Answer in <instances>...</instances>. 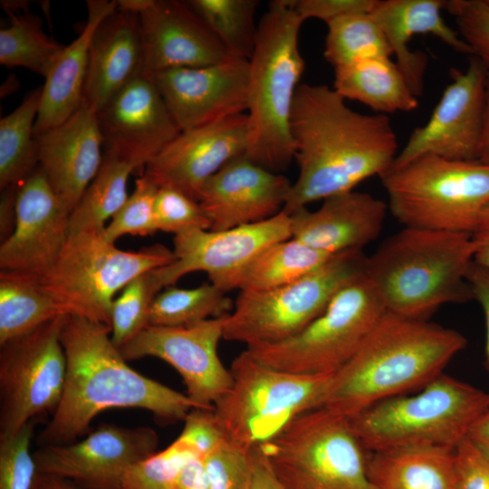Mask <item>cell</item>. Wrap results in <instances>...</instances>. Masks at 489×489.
Here are the masks:
<instances>
[{
	"label": "cell",
	"instance_id": "cell-1",
	"mask_svg": "<svg viewBox=\"0 0 489 489\" xmlns=\"http://www.w3.org/2000/svg\"><path fill=\"white\" fill-rule=\"evenodd\" d=\"M291 132L299 172L282 210L287 215L380 177L399 151L388 115L355 111L324 84L299 85Z\"/></svg>",
	"mask_w": 489,
	"mask_h": 489
},
{
	"label": "cell",
	"instance_id": "cell-2",
	"mask_svg": "<svg viewBox=\"0 0 489 489\" xmlns=\"http://www.w3.org/2000/svg\"><path fill=\"white\" fill-rule=\"evenodd\" d=\"M67 371L60 403L38 436L43 446L66 445L86 436L109 408H139L170 424L197 408L187 396L133 369L110 339V327L67 315L61 332Z\"/></svg>",
	"mask_w": 489,
	"mask_h": 489
},
{
	"label": "cell",
	"instance_id": "cell-3",
	"mask_svg": "<svg viewBox=\"0 0 489 489\" xmlns=\"http://www.w3.org/2000/svg\"><path fill=\"white\" fill-rule=\"evenodd\" d=\"M466 345L459 331L386 312L331 379L321 408L350 418L384 399L419 389Z\"/></svg>",
	"mask_w": 489,
	"mask_h": 489
},
{
	"label": "cell",
	"instance_id": "cell-4",
	"mask_svg": "<svg viewBox=\"0 0 489 489\" xmlns=\"http://www.w3.org/2000/svg\"><path fill=\"white\" fill-rule=\"evenodd\" d=\"M471 234L404 227L367 256L365 275L392 313L427 320L439 307L473 299Z\"/></svg>",
	"mask_w": 489,
	"mask_h": 489
},
{
	"label": "cell",
	"instance_id": "cell-5",
	"mask_svg": "<svg viewBox=\"0 0 489 489\" xmlns=\"http://www.w3.org/2000/svg\"><path fill=\"white\" fill-rule=\"evenodd\" d=\"M302 23L292 0L270 2L249 59L245 155L276 173L293 160L291 116L304 71L298 46Z\"/></svg>",
	"mask_w": 489,
	"mask_h": 489
},
{
	"label": "cell",
	"instance_id": "cell-6",
	"mask_svg": "<svg viewBox=\"0 0 489 489\" xmlns=\"http://www.w3.org/2000/svg\"><path fill=\"white\" fill-rule=\"evenodd\" d=\"M489 411V393L441 374L413 394L384 399L350 418L364 448L455 447Z\"/></svg>",
	"mask_w": 489,
	"mask_h": 489
},
{
	"label": "cell",
	"instance_id": "cell-7",
	"mask_svg": "<svg viewBox=\"0 0 489 489\" xmlns=\"http://www.w3.org/2000/svg\"><path fill=\"white\" fill-rule=\"evenodd\" d=\"M230 388L215 403L224 436L251 450L302 414L321 408L332 375L296 374L268 366L246 350L233 360Z\"/></svg>",
	"mask_w": 489,
	"mask_h": 489
},
{
	"label": "cell",
	"instance_id": "cell-8",
	"mask_svg": "<svg viewBox=\"0 0 489 489\" xmlns=\"http://www.w3.org/2000/svg\"><path fill=\"white\" fill-rule=\"evenodd\" d=\"M388 208L404 227L471 234L489 202V165L418 157L380 177Z\"/></svg>",
	"mask_w": 489,
	"mask_h": 489
},
{
	"label": "cell",
	"instance_id": "cell-9",
	"mask_svg": "<svg viewBox=\"0 0 489 489\" xmlns=\"http://www.w3.org/2000/svg\"><path fill=\"white\" fill-rule=\"evenodd\" d=\"M259 446L284 489H377L350 418L325 408L302 414Z\"/></svg>",
	"mask_w": 489,
	"mask_h": 489
},
{
	"label": "cell",
	"instance_id": "cell-10",
	"mask_svg": "<svg viewBox=\"0 0 489 489\" xmlns=\"http://www.w3.org/2000/svg\"><path fill=\"white\" fill-rule=\"evenodd\" d=\"M173 251L154 244L139 252L123 251L108 242L102 231L69 234L43 285L69 311L110 327L115 294L138 275L171 264Z\"/></svg>",
	"mask_w": 489,
	"mask_h": 489
},
{
	"label": "cell",
	"instance_id": "cell-11",
	"mask_svg": "<svg viewBox=\"0 0 489 489\" xmlns=\"http://www.w3.org/2000/svg\"><path fill=\"white\" fill-rule=\"evenodd\" d=\"M366 262L363 250L347 251L291 283L267 291H241L225 317L224 340L253 348L297 335L343 286L365 273Z\"/></svg>",
	"mask_w": 489,
	"mask_h": 489
},
{
	"label": "cell",
	"instance_id": "cell-12",
	"mask_svg": "<svg viewBox=\"0 0 489 489\" xmlns=\"http://www.w3.org/2000/svg\"><path fill=\"white\" fill-rule=\"evenodd\" d=\"M387 312L364 274L343 286L325 310L297 335L245 350L275 369L303 375H334L359 350Z\"/></svg>",
	"mask_w": 489,
	"mask_h": 489
},
{
	"label": "cell",
	"instance_id": "cell-13",
	"mask_svg": "<svg viewBox=\"0 0 489 489\" xmlns=\"http://www.w3.org/2000/svg\"><path fill=\"white\" fill-rule=\"evenodd\" d=\"M66 316L0 345V436L57 408L67 371L61 342Z\"/></svg>",
	"mask_w": 489,
	"mask_h": 489
},
{
	"label": "cell",
	"instance_id": "cell-14",
	"mask_svg": "<svg viewBox=\"0 0 489 489\" xmlns=\"http://www.w3.org/2000/svg\"><path fill=\"white\" fill-rule=\"evenodd\" d=\"M488 72L474 55L465 71L452 69L451 82L430 118L411 132L388 170L425 155L451 160H478Z\"/></svg>",
	"mask_w": 489,
	"mask_h": 489
},
{
	"label": "cell",
	"instance_id": "cell-15",
	"mask_svg": "<svg viewBox=\"0 0 489 489\" xmlns=\"http://www.w3.org/2000/svg\"><path fill=\"white\" fill-rule=\"evenodd\" d=\"M226 316L187 326L148 325L119 350L127 361L145 357L164 360L181 376L197 408L213 409L233 381L217 352Z\"/></svg>",
	"mask_w": 489,
	"mask_h": 489
},
{
	"label": "cell",
	"instance_id": "cell-16",
	"mask_svg": "<svg viewBox=\"0 0 489 489\" xmlns=\"http://www.w3.org/2000/svg\"><path fill=\"white\" fill-rule=\"evenodd\" d=\"M158 444L156 431L149 427L102 424L81 440L43 446L33 454L38 473L83 489H120L126 472L157 452Z\"/></svg>",
	"mask_w": 489,
	"mask_h": 489
},
{
	"label": "cell",
	"instance_id": "cell-17",
	"mask_svg": "<svg viewBox=\"0 0 489 489\" xmlns=\"http://www.w3.org/2000/svg\"><path fill=\"white\" fill-rule=\"evenodd\" d=\"M290 238L291 216L283 211L264 221L226 230L185 231L175 235V260L154 269L153 274L162 289L187 273L205 272L210 283L223 290L225 283L261 251Z\"/></svg>",
	"mask_w": 489,
	"mask_h": 489
},
{
	"label": "cell",
	"instance_id": "cell-18",
	"mask_svg": "<svg viewBox=\"0 0 489 489\" xmlns=\"http://www.w3.org/2000/svg\"><path fill=\"white\" fill-rule=\"evenodd\" d=\"M181 131L246 113L249 60L150 73Z\"/></svg>",
	"mask_w": 489,
	"mask_h": 489
},
{
	"label": "cell",
	"instance_id": "cell-19",
	"mask_svg": "<svg viewBox=\"0 0 489 489\" xmlns=\"http://www.w3.org/2000/svg\"><path fill=\"white\" fill-rule=\"evenodd\" d=\"M69 218L38 166L17 187L14 227L0 246L1 271L45 274L68 239Z\"/></svg>",
	"mask_w": 489,
	"mask_h": 489
},
{
	"label": "cell",
	"instance_id": "cell-20",
	"mask_svg": "<svg viewBox=\"0 0 489 489\" xmlns=\"http://www.w3.org/2000/svg\"><path fill=\"white\" fill-rule=\"evenodd\" d=\"M105 151L144 167L179 133L150 73L142 72L97 111Z\"/></svg>",
	"mask_w": 489,
	"mask_h": 489
},
{
	"label": "cell",
	"instance_id": "cell-21",
	"mask_svg": "<svg viewBox=\"0 0 489 489\" xmlns=\"http://www.w3.org/2000/svg\"><path fill=\"white\" fill-rule=\"evenodd\" d=\"M247 140L246 113L180 131L142 174L158 187L176 188L198 202L205 182L230 159L244 154Z\"/></svg>",
	"mask_w": 489,
	"mask_h": 489
},
{
	"label": "cell",
	"instance_id": "cell-22",
	"mask_svg": "<svg viewBox=\"0 0 489 489\" xmlns=\"http://www.w3.org/2000/svg\"><path fill=\"white\" fill-rule=\"evenodd\" d=\"M292 183L241 154L226 162L202 186L198 203L213 231L269 219L280 213Z\"/></svg>",
	"mask_w": 489,
	"mask_h": 489
},
{
	"label": "cell",
	"instance_id": "cell-23",
	"mask_svg": "<svg viewBox=\"0 0 489 489\" xmlns=\"http://www.w3.org/2000/svg\"><path fill=\"white\" fill-rule=\"evenodd\" d=\"M139 17L143 72L206 66L230 57L187 1L149 0Z\"/></svg>",
	"mask_w": 489,
	"mask_h": 489
},
{
	"label": "cell",
	"instance_id": "cell-24",
	"mask_svg": "<svg viewBox=\"0 0 489 489\" xmlns=\"http://www.w3.org/2000/svg\"><path fill=\"white\" fill-rule=\"evenodd\" d=\"M35 139L39 167L71 215L101 165L97 110L82 101L70 118Z\"/></svg>",
	"mask_w": 489,
	"mask_h": 489
},
{
	"label": "cell",
	"instance_id": "cell-25",
	"mask_svg": "<svg viewBox=\"0 0 489 489\" xmlns=\"http://www.w3.org/2000/svg\"><path fill=\"white\" fill-rule=\"evenodd\" d=\"M388 204L369 193L349 191L322 200L315 211L292 214V238L331 255L363 250L383 228Z\"/></svg>",
	"mask_w": 489,
	"mask_h": 489
},
{
	"label": "cell",
	"instance_id": "cell-26",
	"mask_svg": "<svg viewBox=\"0 0 489 489\" xmlns=\"http://www.w3.org/2000/svg\"><path fill=\"white\" fill-rule=\"evenodd\" d=\"M442 0H377L371 14L383 31L395 63L412 92L418 98L424 91V76L428 58L420 51H411L408 43L417 34H432L453 50L473 55L460 34L444 21Z\"/></svg>",
	"mask_w": 489,
	"mask_h": 489
},
{
	"label": "cell",
	"instance_id": "cell-27",
	"mask_svg": "<svg viewBox=\"0 0 489 489\" xmlns=\"http://www.w3.org/2000/svg\"><path fill=\"white\" fill-rule=\"evenodd\" d=\"M142 72L139 14L117 8L92 36L82 101L98 111Z\"/></svg>",
	"mask_w": 489,
	"mask_h": 489
},
{
	"label": "cell",
	"instance_id": "cell-28",
	"mask_svg": "<svg viewBox=\"0 0 489 489\" xmlns=\"http://www.w3.org/2000/svg\"><path fill=\"white\" fill-rule=\"evenodd\" d=\"M117 8V1H87L88 15L82 31L63 47L41 88L34 136L61 124L82 105L92 36Z\"/></svg>",
	"mask_w": 489,
	"mask_h": 489
},
{
	"label": "cell",
	"instance_id": "cell-29",
	"mask_svg": "<svg viewBox=\"0 0 489 489\" xmlns=\"http://www.w3.org/2000/svg\"><path fill=\"white\" fill-rule=\"evenodd\" d=\"M223 433L213 409H192L179 436L166 448L132 465L120 489H170L187 464L206 455Z\"/></svg>",
	"mask_w": 489,
	"mask_h": 489
},
{
	"label": "cell",
	"instance_id": "cell-30",
	"mask_svg": "<svg viewBox=\"0 0 489 489\" xmlns=\"http://www.w3.org/2000/svg\"><path fill=\"white\" fill-rule=\"evenodd\" d=\"M455 447L420 446L368 456V474L377 489H457Z\"/></svg>",
	"mask_w": 489,
	"mask_h": 489
},
{
	"label": "cell",
	"instance_id": "cell-31",
	"mask_svg": "<svg viewBox=\"0 0 489 489\" xmlns=\"http://www.w3.org/2000/svg\"><path fill=\"white\" fill-rule=\"evenodd\" d=\"M333 89L345 100L360 101L378 114L408 112L418 106L417 97L390 57L360 59L334 69Z\"/></svg>",
	"mask_w": 489,
	"mask_h": 489
},
{
	"label": "cell",
	"instance_id": "cell-32",
	"mask_svg": "<svg viewBox=\"0 0 489 489\" xmlns=\"http://www.w3.org/2000/svg\"><path fill=\"white\" fill-rule=\"evenodd\" d=\"M333 255L296 239L276 242L261 251L225 284L227 292H261L291 283L321 267Z\"/></svg>",
	"mask_w": 489,
	"mask_h": 489
},
{
	"label": "cell",
	"instance_id": "cell-33",
	"mask_svg": "<svg viewBox=\"0 0 489 489\" xmlns=\"http://www.w3.org/2000/svg\"><path fill=\"white\" fill-rule=\"evenodd\" d=\"M70 315L40 277L1 271L0 345L25 335L60 316Z\"/></svg>",
	"mask_w": 489,
	"mask_h": 489
},
{
	"label": "cell",
	"instance_id": "cell-34",
	"mask_svg": "<svg viewBox=\"0 0 489 489\" xmlns=\"http://www.w3.org/2000/svg\"><path fill=\"white\" fill-rule=\"evenodd\" d=\"M137 168L130 160L104 150L96 176L70 215L69 234L103 231L106 221L111 219L127 200L128 179Z\"/></svg>",
	"mask_w": 489,
	"mask_h": 489
},
{
	"label": "cell",
	"instance_id": "cell-35",
	"mask_svg": "<svg viewBox=\"0 0 489 489\" xmlns=\"http://www.w3.org/2000/svg\"><path fill=\"white\" fill-rule=\"evenodd\" d=\"M41 88L0 120V188L18 187L39 166L34 124Z\"/></svg>",
	"mask_w": 489,
	"mask_h": 489
},
{
	"label": "cell",
	"instance_id": "cell-36",
	"mask_svg": "<svg viewBox=\"0 0 489 489\" xmlns=\"http://www.w3.org/2000/svg\"><path fill=\"white\" fill-rule=\"evenodd\" d=\"M5 9L10 24L0 30V63L28 69L45 79L64 45L44 33L39 16Z\"/></svg>",
	"mask_w": 489,
	"mask_h": 489
},
{
	"label": "cell",
	"instance_id": "cell-37",
	"mask_svg": "<svg viewBox=\"0 0 489 489\" xmlns=\"http://www.w3.org/2000/svg\"><path fill=\"white\" fill-rule=\"evenodd\" d=\"M234 309L226 292L213 283L184 289L174 285L157 294L148 325L187 326L228 315Z\"/></svg>",
	"mask_w": 489,
	"mask_h": 489
},
{
	"label": "cell",
	"instance_id": "cell-38",
	"mask_svg": "<svg viewBox=\"0 0 489 489\" xmlns=\"http://www.w3.org/2000/svg\"><path fill=\"white\" fill-rule=\"evenodd\" d=\"M326 24L323 55L334 69L360 59L392 55L386 36L371 13L347 14Z\"/></svg>",
	"mask_w": 489,
	"mask_h": 489
},
{
	"label": "cell",
	"instance_id": "cell-39",
	"mask_svg": "<svg viewBox=\"0 0 489 489\" xmlns=\"http://www.w3.org/2000/svg\"><path fill=\"white\" fill-rule=\"evenodd\" d=\"M193 10L206 24L230 56L249 60L257 26V0H189Z\"/></svg>",
	"mask_w": 489,
	"mask_h": 489
},
{
	"label": "cell",
	"instance_id": "cell-40",
	"mask_svg": "<svg viewBox=\"0 0 489 489\" xmlns=\"http://www.w3.org/2000/svg\"><path fill=\"white\" fill-rule=\"evenodd\" d=\"M160 290L150 270L130 281L114 299L110 339L118 349L148 326L151 304Z\"/></svg>",
	"mask_w": 489,
	"mask_h": 489
},
{
	"label": "cell",
	"instance_id": "cell-41",
	"mask_svg": "<svg viewBox=\"0 0 489 489\" xmlns=\"http://www.w3.org/2000/svg\"><path fill=\"white\" fill-rule=\"evenodd\" d=\"M158 189L147 176L141 174L131 195L104 227L105 239L114 244L125 235L146 236L156 233L154 206Z\"/></svg>",
	"mask_w": 489,
	"mask_h": 489
},
{
	"label": "cell",
	"instance_id": "cell-42",
	"mask_svg": "<svg viewBox=\"0 0 489 489\" xmlns=\"http://www.w3.org/2000/svg\"><path fill=\"white\" fill-rule=\"evenodd\" d=\"M34 420L13 435L0 436V489H32L37 468L30 451Z\"/></svg>",
	"mask_w": 489,
	"mask_h": 489
},
{
	"label": "cell",
	"instance_id": "cell-43",
	"mask_svg": "<svg viewBox=\"0 0 489 489\" xmlns=\"http://www.w3.org/2000/svg\"><path fill=\"white\" fill-rule=\"evenodd\" d=\"M154 211L158 231L177 235L192 229H211L200 204L173 187H158Z\"/></svg>",
	"mask_w": 489,
	"mask_h": 489
},
{
	"label": "cell",
	"instance_id": "cell-44",
	"mask_svg": "<svg viewBox=\"0 0 489 489\" xmlns=\"http://www.w3.org/2000/svg\"><path fill=\"white\" fill-rule=\"evenodd\" d=\"M251 450L224 436L203 456L208 489H244L249 473Z\"/></svg>",
	"mask_w": 489,
	"mask_h": 489
},
{
	"label": "cell",
	"instance_id": "cell-45",
	"mask_svg": "<svg viewBox=\"0 0 489 489\" xmlns=\"http://www.w3.org/2000/svg\"><path fill=\"white\" fill-rule=\"evenodd\" d=\"M445 8L454 16L473 55L489 71V4L486 0H451Z\"/></svg>",
	"mask_w": 489,
	"mask_h": 489
},
{
	"label": "cell",
	"instance_id": "cell-46",
	"mask_svg": "<svg viewBox=\"0 0 489 489\" xmlns=\"http://www.w3.org/2000/svg\"><path fill=\"white\" fill-rule=\"evenodd\" d=\"M455 453L457 489H489V448L466 436Z\"/></svg>",
	"mask_w": 489,
	"mask_h": 489
},
{
	"label": "cell",
	"instance_id": "cell-47",
	"mask_svg": "<svg viewBox=\"0 0 489 489\" xmlns=\"http://www.w3.org/2000/svg\"><path fill=\"white\" fill-rule=\"evenodd\" d=\"M377 0H292L299 17L329 22L356 13H371Z\"/></svg>",
	"mask_w": 489,
	"mask_h": 489
},
{
	"label": "cell",
	"instance_id": "cell-48",
	"mask_svg": "<svg viewBox=\"0 0 489 489\" xmlns=\"http://www.w3.org/2000/svg\"><path fill=\"white\" fill-rule=\"evenodd\" d=\"M244 489H284L260 446L251 450L249 473Z\"/></svg>",
	"mask_w": 489,
	"mask_h": 489
},
{
	"label": "cell",
	"instance_id": "cell-49",
	"mask_svg": "<svg viewBox=\"0 0 489 489\" xmlns=\"http://www.w3.org/2000/svg\"><path fill=\"white\" fill-rule=\"evenodd\" d=\"M473 299L481 305L486 327L485 364L489 372V270L473 262L467 273Z\"/></svg>",
	"mask_w": 489,
	"mask_h": 489
},
{
	"label": "cell",
	"instance_id": "cell-50",
	"mask_svg": "<svg viewBox=\"0 0 489 489\" xmlns=\"http://www.w3.org/2000/svg\"><path fill=\"white\" fill-rule=\"evenodd\" d=\"M471 236L475 244L474 262L489 270V202L481 211Z\"/></svg>",
	"mask_w": 489,
	"mask_h": 489
},
{
	"label": "cell",
	"instance_id": "cell-51",
	"mask_svg": "<svg viewBox=\"0 0 489 489\" xmlns=\"http://www.w3.org/2000/svg\"><path fill=\"white\" fill-rule=\"evenodd\" d=\"M32 489H83L70 480L46 475L36 474Z\"/></svg>",
	"mask_w": 489,
	"mask_h": 489
},
{
	"label": "cell",
	"instance_id": "cell-52",
	"mask_svg": "<svg viewBox=\"0 0 489 489\" xmlns=\"http://www.w3.org/2000/svg\"><path fill=\"white\" fill-rule=\"evenodd\" d=\"M478 161L489 165V72L485 84V108Z\"/></svg>",
	"mask_w": 489,
	"mask_h": 489
},
{
	"label": "cell",
	"instance_id": "cell-53",
	"mask_svg": "<svg viewBox=\"0 0 489 489\" xmlns=\"http://www.w3.org/2000/svg\"><path fill=\"white\" fill-rule=\"evenodd\" d=\"M468 436L489 448V411L473 426Z\"/></svg>",
	"mask_w": 489,
	"mask_h": 489
}]
</instances>
